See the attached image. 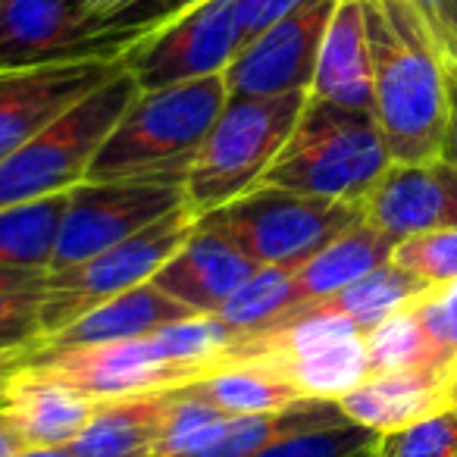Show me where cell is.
Listing matches in <instances>:
<instances>
[{
  "mask_svg": "<svg viewBox=\"0 0 457 457\" xmlns=\"http://www.w3.org/2000/svg\"><path fill=\"white\" fill-rule=\"evenodd\" d=\"M373 116L392 163L442 154L448 126V70L411 0H363Z\"/></svg>",
  "mask_w": 457,
  "mask_h": 457,
  "instance_id": "obj_1",
  "label": "cell"
},
{
  "mask_svg": "<svg viewBox=\"0 0 457 457\" xmlns=\"http://www.w3.org/2000/svg\"><path fill=\"white\" fill-rule=\"evenodd\" d=\"M226 101L228 91L222 76L138 91L97 147L85 182H147L182 188L197 147Z\"/></svg>",
  "mask_w": 457,
  "mask_h": 457,
  "instance_id": "obj_2",
  "label": "cell"
},
{
  "mask_svg": "<svg viewBox=\"0 0 457 457\" xmlns=\"http://www.w3.org/2000/svg\"><path fill=\"white\" fill-rule=\"evenodd\" d=\"M388 166L392 157L370 110L307 97L292 135L263 172L261 185L363 207Z\"/></svg>",
  "mask_w": 457,
  "mask_h": 457,
  "instance_id": "obj_3",
  "label": "cell"
},
{
  "mask_svg": "<svg viewBox=\"0 0 457 457\" xmlns=\"http://www.w3.org/2000/svg\"><path fill=\"white\" fill-rule=\"evenodd\" d=\"M307 97V91L228 97L185 176V207L201 220L257 188L292 135Z\"/></svg>",
  "mask_w": 457,
  "mask_h": 457,
  "instance_id": "obj_4",
  "label": "cell"
},
{
  "mask_svg": "<svg viewBox=\"0 0 457 457\" xmlns=\"http://www.w3.org/2000/svg\"><path fill=\"white\" fill-rule=\"evenodd\" d=\"M135 95L138 85L120 63L107 82L32 135L20 151L0 160V210L41 201L85 182L97 147L120 122Z\"/></svg>",
  "mask_w": 457,
  "mask_h": 457,
  "instance_id": "obj_5",
  "label": "cell"
},
{
  "mask_svg": "<svg viewBox=\"0 0 457 457\" xmlns=\"http://www.w3.org/2000/svg\"><path fill=\"white\" fill-rule=\"evenodd\" d=\"M257 267L298 270L332 238L363 220L361 207L257 185L238 201L207 213Z\"/></svg>",
  "mask_w": 457,
  "mask_h": 457,
  "instance_id": "obj_6",
  "label": "cell"
},
{
  "mask_svg": "<svg viewBox=\"0 0 457 457\" xmlns=\"http://www.w3.org/2000/svg\"><path fill=\"white\" fill-rule=\"evenodd\" d=\"M197 216L188 207H176L172 213L160 216L147 228L135 232L132 238L101 251L79 267L47 273L45 301H41V338H51L82 320L88 311L120 298L122 292L151 282L154 273L170 257L179 254L188 236L195 232Z\"/></svg>",
  "mask_w": 457,
  "mask_h": 457,
  "instance_id": "obj_7",
  "label": "cell"
},
{
  "mask_svg": "<svg viewBox=\"0 0 457 457\" xmlns=\"http://www.w3.org/2000/svg\"><path fill=\"white\" fill-rule=\"evenodd\" d=\"M236 0H197L122 51L120 63L138 91L222 76L242 51Z\"/></svg>",
  "mask_w": 457,
  "mask_h": 457,
  "instance_id": "obj_8",
  "label": "cell"
},
{
  "mask_svg": "<svg viewBox=\"0 0 457 457\" xmlns=\"http://www.w3.org/2000/svg\"><path fill=\"white\" fill-rule=\"evenodd\" d=\"M182 204V188L176 185L79 182L70 191L51 273L91 261L95 254L132 238L135 232L147 228Z\"/></svg>",
  "mask_w": 457,
  "mask_h": 457,
  "instance_id": "obj_9",
  "label": "cell"
},
{
  "mask_svg": "<svg viewBox=\"0 0 457 457\" xmlns=\"http://www.w3.org/2000/svg\"><path fill=\"white\" fill-rule=\"evenodd\" d=\"M338 0H304L248 41L226 66L228 97H273L311 91L320 45Z\"/></svg>",
  "mask_w": 457,
  "mask_h": 457,
  "instance_id": "obj_10",
  "label": "cell"
},
{
  "mask_svg": "<svg viewBox=\"0 0 457 457\" xmlns=\"http://www.w3.org/2000/svg\"><path fill=\"white\" fill-rule=\"evenodd\" d=\"M132 41L95 29L72 0H0V70L120 60Z\"/></svg>",
  "mask_w": 457,
  "mask_h": 457,
  "instance_id": "obj_11",
  "label": "cell"
},
{
  "mask_svg": "<svg viewBox=\"0 0 457 457\" xmlns=\"http://www.w3.org/2000/svg\"><path fill=\"white\" fill-rule=\"evenodd\" d=\"M22 363L51 376V379L79 388L91 401L163 392V388H179L195 382V376L185 373L172 361H166L151 336L107 345H82V348L63 351L29 348L22 354Z\"/></svg>",
  "mask_w": 457,
  "mask_h": 457,
  "instance_id": "obj_12",
  "label": "cell"
},
{
  "mask_svg": "<svg viewBox=\"0 0 457 457\" xmlns=\"http://www.w3.org/2000/svg\"><path fill=\"white\" fill-rule=\"evenodd\" d=\"M116 70L120 60H72L32 70H0V160L20 151L32 135L76 107Z\"/></svg>",
  "mask_w": 457,
  "mask_h": 457,
  "instance_id": "obj_13",
  "label": "cell"
},
{
  "mask_svg": "<svg viewBox=\"0 0 457 457\" xmlns=\"http://www.w3.org/2000/svg\"><path fill=\"white\" fill-rule=\"evenodd\" d=\"M363 220L395 242L457 226V170L445 157L392 163L363 201Z\"/></svg>",
  "mask_w": 457,
  "mask_h": 457,
  "instance_id": "obj_14",
  "label": "cell"
},
{
  "mask_svg": "<svg viewBox=\"0 0 457 457\" xmlns=\"http://www.w3.org/2000/svg\"><path fill=\"white\" fill-rule=\"evenodd\" d=\"M254 273L257 263L238 248L236 238L210 216H201L188 242L154 273L151 282L191 313H220Z\"/></svg>",
  "mask_w": 457,
  "mask_h": 457,
  "instance_id": "obj_15",
  "label": "cell"
},
{
  "mask_svg": "<svg viewBox=\"0 0 457 457\" xmlns=\"http://www.w3.org/2000/svg\"><path fill=\"white\" fill-rule=\"evenodd\" d=\"M97 401L60 379L16 363L4 382L0 411L26 448H70L88 426Z\"/></svg>",
  "mask_w": 457,
  "mask_h": 457,
  "instance_id": "obj_16",
  "label": "cell"
},
{
  "mask_svg": "<svg viewBox=\"0 0 457 457\" xmlns=\"http://www.w3.org/2000/svg\"><path fill=\"white\" fill-rule=\"evenodd\" d=\"M307 95L338 104V107L373 113V60H370L363 0L336 4Z\"/></svg>",
  "mask_w": 457,
  "mask_h": 457,
  "instance_id": "obj_17",
  "label": "cell"
},
{
  "mask_svg": "<svg viewBox=\"0 0 457 457\" xmlns=\"http://www.w3.org/2000/svg\"><path fill=\"white\" fill-rule=\"evenodd\" d=\"M338 407L348 420L379 436L404 429L448 407V376L438 370H404L379 373L351 388Z\"/></svg>",
  "mask_w": 457,
  "mask_h": 457,
  "instance_id": "obj_18",
  "label": "cell"
},
{
  "mask_svg": "<svg viewBox=\"0 0 457 457\" xmlns=\"http://www.w3.org/2000/svg\"><path fill=\"white\" fill-rule=\"evenodd\" d=\"M185 317H191L188 307L179 304V301L170 298L166 292H160L154 282H141V286L122 292L120 298L88 311L82 320L66 326L57 336L35 342L32 348L63 351V348H82V345H107V342H126V338H145Z\"/></svg>",
  "mask_w": 457,
  "mask_h": 457,
  "instance_id": "obj_19",
  "label": "cell"
},
{
  "mask_svg": "<svg viewBox=\"0 0 457 457\" xmlns=\"http://www.w3.org/2000/svg\"><path fill=\"white\" fill-rule=\"evenodd\" d=\"M170 407L172 388L97 401L88 426L70 451L76 457H154Z\"/></svg>",
  "mask_w": 457,
  "mask_h": 457,
  "instance_id": "obj_20",
  "label": "cell"
},
{
  "mask_svg": "<svg viewBox=\"0 0 457 457\" xmlns=\"http://www.w3.org/2000/svg\"><path fill=\"white\" fill-rule=\"evenodd\" d=\"M395 238L370 226L367 220L354 222L348 232L332 238L320 254H313L304 267L295 270V288H298V307L323 301L329 295L342 292L345 286L363 279L376 267L392 261Z\"/></svg>",
  "mask_w": 457,
  "mask_h": 457,
  "instance_id": "obj_21",
  "label": "cell"
},
{
  "mask_svg": "<svg viewBox=\"0 0 457 457\" xmlns=\"http://www.w3.org/2000/svg\"><path fill=\"white\" fill-rule=\"evenodd\" d=\"M195 398L228 417H251V413H276L304 401L298 388L288 386L276 370L254 361H228L213 367L207 376L182 386Z\"/></svg>",
  "mask_w": 457,
  "mask_h": 457,
  "instance_id": "obj_22",
  "label": "cell"
},
{
  "mask_svg": "<svg viewBox=\"0 0 457 457\" xmlns=\"http://www.w3.org/2000/svg\"><path fill=\"white\" fill-rule=\"evenodd\" d=\"M379 432L348 420L338 401H313L311 413L251 457H373Z\"/></svg>",
  "mask_w": 457,
  "mask_h": 457,
  "instance_id": "obj_23",
  "label": "cell"
},
{
  "mask_svg": "<svg viewBox=\"0 0 457 457\" xmlns=\"http://www.w3.org/2000/svg\"><path fill=\"white\" fill-rule=\"evenodd\" d=\"M70 191L0 210V267L51 273Z\"/></svg>",
  "mask_w": 457,
  "mask_h": 457,
  "instance_id": "obj_24",
  "label": "cell"
},
{
  "mask_svg": "<svg viewBox=\"0 0 457 457\" xmlns=\"http://www.w3.org/2000/svg\"><path fill=\"white\" fill-rule=\"evenodd\" d=\"M432 286L420 282L417 276H411L407 270H401L398 263H382L373 273H367L363 279L345 286L342 292L329 295L320 304H326L329 311L348 317L357 329L367 336L379 323H386L388 317L401 313L404 307L417 304Z\"/></svg>",
  "mask_w": 457,
  "mask_h": 457,
  "instance_id": "obj_25",
  "label": "cell"
},
{
  "mask_svg": "<svg viewBox=\"0 0 457 457\" xmlns=\"http://www.w3.org/2000/svg\"><path fill=\"white\" fill-rule=\"evenodd\" d=\"M295 307H298L295 270L257 267V273L222 304L216 317L236 336H248V332L267 329L270 323L292 313Z\"/></svg>",
  "mask_w": 457,
  "mask_h": 457,
  "instance_id": "obj_26",
  "label": "cell"
},
{
  "mask_svg": "<svg viewBox=\"0 0 457 457\" xmlns=\"http://www.w3.org/2000/svg\"><path fill=\"white\" fill-rule=\"evenodd\" d=\"M367 357H370V376L379 373H404V370H438L448 376L442 367L429 336L420 326L417 311L404 307L401 313L388 317L373 332H367Z\"/></svg>",
  "mask_w": 457,
  "mask_h": 457,
  "instance_id": "obj_27",
  "label": "cell"
},
{
  "mask_svg": "<svg viewBox=\"0 0 457 457\" xmlns=\"http://www.w3.org/2000/svg\"><path fill=\"white\" fill-rule=\"evenodd\" d=\"M47 273L0 267V348H32L41 336Z\"/></svg>",
  "mask_w": 457,
  "mask_h": 457,
  "instance_id": "obj_28",
  "label": "cell"
},
{
  "mask_svg": "<svg viewBox=\"0 0 457 457\" xmlns=\"http://www.w3.org/2000/svg\"><path fill=\"white\" fill-rule=\"evenodd\" d=\"M232 423V417L216 407H210L207 401L195 398L191 392H185L182 386L172 388V407L166 417L163 436H160L157 454L154 457H195L207 448L213 438H220L226 432V426Z\"/></svg>",
  "mask_w": 457,
  "mask_h": 457,
  "instance_id": "obj_29",
  "label": "cell"
},
{
  "mask_svg": "<svg viewBox=\"0 0 457 457\" xmlns=\"http://www.w3.org/2000/svg\"><path fill=\"white\" fill-rule=\"evenodd\" d=\"M373 457H457V407L379 436Z\"/></svg>",
  "mask_w": 457,
  "mask_h": 457,
  "instance_id": "obj_30",
  "label": "cell"
},
{
  "mask_svg": "<svg viewBox=\"0 0 457 457\" xmlns=\"http://www.w3.org/2000/svg\"><path fill=\"white\" fill-rule=\"evenodd\" d=\"M392 263L417 276L426 286L457 282V226L423 232L395 245Z\"/></svg>",
  "mask_w": 457,
  "mask_h": 457,
  "instance_id": "obj_31",
  "label": "cell"
},
{
  "mask_svg": "<svg viewBox=\"0 0 457 457\" xmlns=\"http://www.w3.org/2000/svg\"><path fill=\"white\" fill-rule=\"evenodd\" d=\"M72 4L91 26L107 35L141 38L166 20L157 0H72Z\"/></svg>",
  "mask_w": 457,
  "mask_h": 457,
  "instance_id": "obj_32",
  "label": "cell"
},
{
  "mask_svg": "<svg viewBox=\"0 0 457 457\" xmlns=\"http://www.w3.org/2000/svg\"><path fill=\"white\" fill-rule=\"evenodd\" d=\"M413 311H417L420 326H423L426 336H429L442 367L451 373L457 363V282L432 286L429 292L413 304Z\"/></svg>",
  "mask_w": 457,
  "mask_h": 457,
  "instance_id": "obj_33",
  "label": "cell"
},
{
  "mask_svg": "<svg viewBox=\"0 0 457 457\" xmlns=\"http://www.w3.org/2000/svg\"><path fill=\"white\" fill-rule=\"evenodd\" d=\"M445 70H457V0H411Z\"/></svg>",
  "mask_w": 457,
  "mask_h": 457,
  "instance_id": "obj_34",
  "label": "cell"
},
{
  "mask_svg": "<svg viewBox=\"0 0 457 457\" xmlns=\"http://www.w3.org/2000/svg\"><path fill=\"white\" fill-rule=\"evenodd\" d=\"M301 4H304V0H236L238 26H242L245 45H248L254 35H261L263 29L273 26L276 20H282L286 13H292L295 7H301Z\"/></svg>",
  "mask_w": 457,
  "mask_h": 457,
  "instance_id": "obj_35",
  "label": "cell"
},
{
  "mask_svg": "<svg viewBox=\"0 0 457 457\" xmlns=\"http://www.w3.org/2000/svg\"><path fill=\"white\" fill-rule=\"evenodd\" d=\"M438 157H445L457 170V70H448V126H445V141Z\"/></svg>",
  "mask_w": 457,
  "mask_h": 457,
  "instance_id": "obj_36",
  "label": "cell"
},
{
  "mask_svg": "<svg viewBox=\"0 0 457 457\" xmlns=\"http://www.w3.org/2000/svg\"><path fill=\"white\" fill-rule=\"evenodd\" d=\"M22 451H26V445L20 442L16 429L10 426L7 413L0 411V457H20Z\"/></svg>",
  "mask_w": 457,
  "mask_h": 457,
  "instance_id": "obj_37",
  "label": "cell"
},
{
  "mask_svg": "<svg viewBox=\"0 0 457 457\" xmlns=\"http://www.w3.org/2000/svg\"><path fill=\"white\" fill-rule=\"evenodd\" d=\"M29 351V348H26ZM26 351H13V354H0V395H4V382H7V376H10V370L16 367V363L22 361V354Z\"/></svg>",
  "mask_w": 457,
  "mask_h": 457,
  "instance_id": "obj_38",
  "label": "cell"
},
{
  "mask_svg": "<svg viewBox=\"0 0 457 457\" xmlns=\"http://www.w3.org/2000/svg\"><path fill=\"white\" fill-rule=\"evenodd\" d=\"M20 457H76L70 448H26Z\"/></svg>",
  "mask_w": 457,
  "mask_h": 457,
  "instance_id": "obj_39",
  "label": "cell"
},
{
  "mask_svg": "<svg viewBox=\"0 0 457 457\" xmlns=\"http://www.w3.org/2000/svg\"><path fill=\"white\" fill-rule=\"evenodd\" d=\"M160 4V10H163V16L170 20L172 13H179V10H185V7H191V4H197V0H157Z\"/></svg>",
  "mask_w": 457,
  "mask_h": 457,
  "instance_id": "obj_40",
  "label": "cell"
},
{
  "mask_svg": "<svg viewBox=\"0 0 457 457\" xmlns=\"http://www.w3.org/2000/svg\"><path fill=\"white\" fill-rule=\"evenodd\" d=\"M448 407H457V363L448 373Z\"/></svg>",
  "mask_w": 457,
  "mask_h": 457,
  "instance_id": "obj_41",
  "label": "cell"
},
{
  "mask_svg": "<svg viewBox=\"0 0 457 457\" xmlns=\"http://www.w3.org/2000/svg\"><path fill=\"white\" fill-rule=\"evenodd\" d=\"M13 351H26V348H0V354H13Z\"/></svg>",
  "mask_w": 457,
  "mask_h": 457,
  "instance_id": "obj_42",
  "label": "cell"
}]
</instances>
